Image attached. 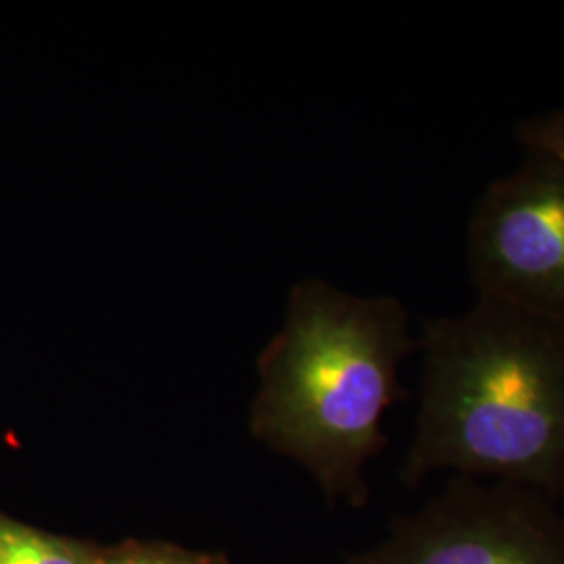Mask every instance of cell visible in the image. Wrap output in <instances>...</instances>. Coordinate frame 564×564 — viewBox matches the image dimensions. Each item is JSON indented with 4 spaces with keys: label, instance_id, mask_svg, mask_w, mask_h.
<instances>
[{
    "label": "cell",
    "instance_id": "obj_2",
    "mask_svg": "<svg viewBox=\"0 0 564 564\" xmlns=\"http://www.w3.org/2000/svg\"><path fill=\"white\" fill-rule=\"evenodd\" d=\"M414 349L398 300L300 282L258 364L253 435L303 464L330 502L362 508L364 470L387 445L384 412L405 395L400 364Z\"/></svg>",
    "mask_w": 564,
    "mask_h": 564
},
{
    "label": "cell",
    "instance_id": "obj_4",
    "mask_svg": "<svg viewBox=\"0 0 564 564\" xmlns=\"http://www.w3.org/2000/svg\"><path fill=\"white\" fill-rule=\"evenodd\" d=\"M466 260L479 300L564 323V165L527 151L473 209Z\"/></svg>",
    "mask_w": 564,
    "mask_h": 564
},
{
    "label": "cell",
    "instance_id": "obj_3",
    "mask_svg": "<svg viewBox=\"0 0 564 564\" xmlns=\"http://www.w3.org/2000/svg\"><path fill=\"white\" fill-rule=\"evenodd\" d=\"M341 564H564V512L540 489L454 475Z\"/></svg>",
    "mask_w": 564,
    "mask_h": 564
},
{
    "label": "cell",
    "instance_id": "obj_1",
    "mask_svg": "<svg viewBox=\"0 0 564 564\" xmlns=\"http://www.w3.org/2000/svg\"><path fill=\"white\" fill-rule=\"evenodd\" d=\"M416 433L400 479L437 470L564 500V323L491 300L424 324Z\"/></svg>",
    "mask_w": 564,
    "mask_h": 564
},
{
    "label": "cell",
    "instance_id": "obj_8",
    "mask_svg": "<svg viewBox=\"0 0 564 564\" xmlns=\"http://www.w3.org/2000/svg\"><path fill=\"white\" fill-rule=\"evenodd\" d=\"M214 564H230L228 563V561H226V558H224V556H220V554H218V556H216V563Z\"/></svg>",
    "mask_w": 564,
    "mask_h": 564
},
{
    "label": "cell",
    "instance_id": "obj_5",
    "mask_svg": "<svg viewBox=\"0 0 564 564\" xmlns=\"http://www.w3.org/2000/svg\"><path fill=\"white\" fill-rule=\"evenodd\" d=\"M101 545L42 531L0 512V564H97Z\"/></svg>",
    "mask_w": 564,
    "mask_h": 564
},
{
    "label": "cell",
    "instance_id": "obj_6",
    "mask_svg": "<svg viewBox=\"0 0 564 564\" xmlns=\"http://www.w3.org/2000/svg\"><path fill=\"white\" fill-rule=\"evenodd\" d=\"M218 554H205L167 542L128 540L101 545L97 564H214Z\"/></svg>",
    "mask_w": 564,
    "mask_h": 564
},
{
    "label": "cell",
    "instance_id": "obj_7",
    "mask_svg": "<svg viewBox=\"0 0 564 564\" xmlns=\"http://www.w3.org/2000/svg\"><path fill=\"white\" fill-rule=\"evenodd\" d=\"M517 141L527 151L544 153L564 165V109H554L519 121Z\"/></svg>",
    "mask_w": 564,
    "mask_h": 564
}]
</instances>
